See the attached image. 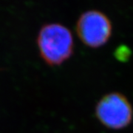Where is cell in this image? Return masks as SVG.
Segmentation results:
<instances>
[{"instance_id": "obj_1", "label": "cell", "mask_w": 133, "mask_h": 133, "mask_svg": "<svg viewBox=\"0 0 133 133\" xmlns=\"http://www.w3.org/2000/svg\"><path fill=\"white\" fill-rule=\"evenodd\" d=\"M38 44L42 58L50 65H58L70 57L73 38L68 29L58 24L44 26L40 30Z\"/></svg>"}, {"instance_id": "obj_2", "label": "cell", "mask_w": 133, "mask_h": 133, "mask_svg": "<svg viewBox=\"0 0 133 133\" xmlns=\"http://www.w3.org/2000/svg\"><path fill=\"white\" fill-rule=\"evenodd\" d=\"M95 111L102 124L115 129L127 127L132 118V109L128 100L117 92L105 95L98 102Z\"/></svg>"}, {"instance_id": "obj_3", "label": "cell", "mask_w": 133, "mask_h": 133, "mask_svg": "<svg viewBox=\"0 0 133 133\" xmlns=\"http://www.w3.org/2000/svg\"><path fill=\"white\" fill-rule=\"evenodd\" d=\"M109 19L101 12L90 10L81 15L77 23V33L81 40L91 48L104 45L111 36Z\"/></svg>"}]
</instances>
